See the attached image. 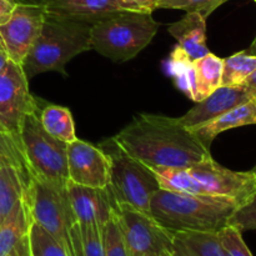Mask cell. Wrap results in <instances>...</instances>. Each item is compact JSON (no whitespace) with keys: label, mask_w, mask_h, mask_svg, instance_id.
<instances>
[{"label":"cell","mask_w":256,"mask_h":256,"mask_svg":"<svg viewBox=\"0 0 256 256\" xmlns=\"http://www.w3.org/2000/svg\"><path fill=\"white\" fill-rule=\"evenodd\" d=\"M114 140L149 168H190L212 158L210 149L178 118L164 115L138 114Z\"/></svg>","instance_id":"1"},{"label":"cell","mask_w":256,"mask_h":256,"mask_svg":"<svg viewBox=\"0 0 256 256\" xmlns=\"http://www.w3.org/2000/svg\"><path fill=\"white\" fill-rule=\"evenodd\" d=\"M238 206L229 198L159 189L150 202V215L172 232H218Z\"/></svg>","instance_id":"2"},{"label":"cell","mask_w":256,"mask_h":256,"mask_svg":"<svg viewBox=\"0 0 256 256\" xmlns=\"http://www.w3.org/2000/svg\"><path fill=\"white\" fill-rule=\"evenodd\" d=\"M92 24L48 16L22 66L28 79L46 72L68 75L65 65L92 49Z\"/></svg>","instance_id":"3"},{"label":"cell","mask_w":256,"mask_h":256,"mask_svg":"<svg viewBox=\"0 0 256 256\" xmlns=\"http://www.w3.org/2000/svg\"><path fill=\"white\" fill-rule=\"evenodd\" d=\"M159 26L152 12H120L92 24V49L114 62H128L152 42Z\"/></svg>","instance_id":"4"},{"label":"cell","mask_w":256,"mask_h":256,"mask_svg":"<svg viewBox=\"0 0 256 256\" xmlns=\"http://www.w3.org/2000/svg\"><path fill=\"white\" fill-rule=\"evenodd\" d=\"M110 160L109 188L118 204L149 212L150 202L160 185L152 168L128 154L114 138L98 144Z\"/></svg>","instance_id":"5"},{"label":"cell","mask_w":256,"mask_h":256,"mask_svg":"<svg viewBox=\"0 0 256 256\" xmlns=\"http://www.w3.org/2000/svg\"><path fill=\"white\" fill-rule=\"evenodd\" d=\"M40 112L28 115L20 132V142L30 174L66 190L69 182L68 144L52 136L42 128Z\"/></svg>","instance_id":"6"},{"label":"cell","mask_w":256,"mask_h":256,"mask_svg":"<svg viewBox=\"0 0 256 256\" xmlns=\"http://www.w3.org/2000/svg\"><path fill=\"white\" fill-rule=\"evenodd\" d=\"M32 222L46 230L58 242H62L74 256L70 229L76 222L66 190L56 185L32 176L24 196Z\"/></svg>","instance_id":"7"},{"label":"cell","mask_w":256,"mask_h":256,"mask_svg":"<svg viewBox=\"0 0 256 256\" xmlns=\"http://www.w3.org/2000/svg\"><path fill=\"white\" fill-rule=\"evenodd\" d=\"M116 219L130 256H164L172 252V232L149 212L119 204Z\"/></svg>","instance_id":"8"},{"label":"cell","mask_w":256,"mask_h":256,"mask_svg":"<svg viewBox=\"0 0 256 256\" xmlns=\"http://www.w3.org/2000/svg\"><path fill=\"white\" fill-rule=\"evenodd\" d=\"M39 99L29 90V79L20 64L10 60L0 72V132L20 138L28 115L42 110Z\"/></svg>","instance_id":"9"},{"label":"cell","mask_w":256,"mask_h":256,"mask_svg":"<svg viewBox=\"0 0 256 256\" xmlns=\"http://www.w3.org/2000/svg\"><path fill=\"white\" fill-rule=\"evenodd\" d=\"M46 10L42 2H19L6 22L0 25V36L9 59L22 64L42 32Z\"/></svg>","instance_id":"10"},{"label":"cell","mask_w":256,"mask_h":256,"mask_svg":"<svg viewBox=\"0 0 256 256\" xmlns=\"http://www.w3.org/2000/svg\"><path fill=\"white\" fill-rule=\"evenodd\" d=\"M189 172L206 195L229 198L242 205L256 192V176L252 170L232 172L209 158L190 166Z\"/></svg>","instance_id":"11"},{"label":"cell","mask_w":256,"mask_h":256,"mask_svg":"<svg viewBox=\"0 0 256 256\" xmlns=\"http://www.w3.org/2000/svg\"><path fill=\"white\" fill-rule=\"evenodd\" d=\"M69 180L92 188H108L110 184V160L98 145L75 139L68 144Z\"/></svg>","instance_id":"12"},{"label":"cell","mask_w":256,"mask_h":256,"mask_svg":"<svg viewBox=\"0 0 256 256\" xmlns=\"http://www.w3.org/2000/svg\"><path fill=\"white\" fill-rule=\"evenodd\" d=\"M48 16L95 24L125 12H149L129 0H42Z\"/></svg>","instance_id":"13"},{"label":"cell","mask_w":256,"mask_h":256,"mask_svg":"<svg viewBox=\"0 0 256 256\" xmlns=\"http://www.w3.org/2000/svg\"><path fill=\"white\" fill-rule=\"evenodd\" d=\"M66 192L72 212L79 224L95 222L102 229L118 212L119 204L110 188H92L68 182Z\"/></svg>","instance_id":"14"},{"label":"cell","mask_w":256,"mask_h":256,"mask_svg":"<svg viewBox=\"0 0 256 256\" xmlns=\"http://www.w3.org/2000/svg\"><path fill=\"white\" fill-rule=\"evenodd\" d=\"M250 95L242 85L236 86H222L212 92L209 96L200 100L186 114L178 118L179 122L189 130L212 122L224 112L249 102Z\"/></svg>","instance_id":"15"},{"label":"cell","mask_w":256,"mask_h":256,"mask_svg":"<svg viewBox=\"0 0 256 256\" xmlns=\"http://www.w3.org/2000/svg\"><path fill=\"white\" fill-rule=\"evenodd\" d=\"M32 222V215L22 199L0 224V256H32L29 236Z\"/></svg>","instance_id":"16"},{"label":"cell","mask_w":256,"mask_h":256,"mask_svg":"<svg viewBox=\"0 0 256 256\" xmlns=\"http://www.w3.org/2000/svg\"><path fill=\"white\" fill-rule=\"evenodd\" d=\"M168 32L192 60L210 52L206 45V18L200 12H186L182 19L170 24Z\"/></svg>","instance_id":"17"},{"label":"cell","mask_w":256,"mask_h":256,"mask_svg":"<svg viewBox=\"0 0 256 256\" xmlns=\"http://www.w3.org/2000/svg\"><path fill=\"white\" fill-rule=\"evenodd\" d=\"M256 124V102L252 100L244 102L229 112H224L220 116L215 118L212 122H205L200 126L194 128L190 132L196 135L198 139L210 149L212 140L222 132L234 128L245 126V125Z\"/></svg>","instance_id":"18"},{"label":"cell","mask_w":256,"mask_h":256,"mask_svg":"<svg viewBox=\"0 0 256 256\" xmlns=\"http://www.w3.org/2000/svg\"><path fill=\"white\" fill-rule=\"evenodd\" d=\"M172 256H225L218 232H172Z\"/></svg>","instance_id":"19"},{"label":"cell","mask_w":256,"mask_h":256,"mask_svg":"<svg viewBox=\"0 0 256 256\" xmlns=\"http://www.w3.org/2000/svg\"><path fill=\"white\" fill-rule=\"evenodd\" d=\"M30 178L8 162H0V224L25 196Z\"/></svg>","instance_id":"20"},{"label":"cell","mask_w":256,"mask_h":256,"mask_svg":"<svg viewBox=\"0 0 256 256\" xmlns=\"http://www.w3.org/2000/svg\"><path fill=\"white\" fill-rule=\"evenodd\" d=\"M194 70V102H200L222 86V59L208 52L204 56L192 60Z\"/></svg>","instance_id":"21"},{"label":"cell","mask_w":256,"mask_h":256,"mask_svg":"<svg viewBox=\"0 0 256 256\" xmlns=\"http://www.w3.org/2000/svg\"><path fill=\"white\" fill-rule=\"evenodd\" d=\"M40 122H42V128L52 136L66 144L76 139L74 120L68 108L48 104L40 112Z\"/></svg>","instance_id":"22"},{"label":"cell","mask_w":256,"mask_h":256,"mask_svg":"<svg viewBox=\"0 0 256 256\" xmlns=\"http://www.w3.org/2000/svg\"><path fill=\"white\" fill-rule=\"evenodd\" d=\"M74 256H105L102 229L95 222H75L70 229Z\"/></svg>","instance_id":"23"},{"label":"cell","mask_w":256,"mask_h":256,"mask_svg":"<svg viewBox=\"0 0 256 256\" xmlns=\"http://www.w3.org/2000/svg\"><path fill=\"white\" fill-rule=\"evenodd\" d=\"M160 189L175 192L204 194L199 182L194 179L189 168H152ZM206 195V194H205Z\"/></svg>","instance_id":"24"},{"label":"cell","mask_w":256,"mask_h":256,"mask_svg":"<svg viewBox=\"0 0 256 256\" xmlns=\"http://www.w3.org/2000/svg\"><path fill=\"white\" fill-rule=\"evenodd\" d=\"M256 69V55L240 52L222 59V85L236 86L242 85Z\"/></svg>","instance_id":"25"},{"label":"cell","mask_w":256,"mask_h":256,"mask_svg":"<svg viewBox=\"0 0 256 256\" xmlns=\"http://www.w3.org/2000/svg\"><path fill=\"white\" fill-rule=\"evenodd\" d=\"M168 72L174 80L175 85L190 99L194 100L192 60L178 45L170 54L169 62H168Z\"/></svg>","instance_id":"26"},{"label":"cell","mask_w":256,"mask_h":256,"mask_svg":"<svg viewBox=\"0 0 256 256\" xmlns=\"http://www.w3.org/2000/svg\"><path fill=\"white\" fill-rule=\"evenodd\" d=\"M29 236L32 256H72L62 242L36 222H32Z\"/></svg>","instance_id":"27"},{"label":"cell","mask_w":256,"mask_h":256,"mask_svg":"<svg viewBox=\"0 0 256 256\" xmlns=\"http://www.w3.org/2000/svg\"><path fill=\"white\" fill-rule=\"evenodd\" d=\"M0 162L12 165L26 176L32 178L20 138L0 132Z\"/></svg>","instance_id":"28"},{"label":"cell","mask_w":256,"mask_h":256,"mask_svg":"<svg viewBox=\"0 0 256 256\" xmlns=\"http://www.w3.org/2000/svg\"><path fill=\"white\" fill-rule=\"evenodd\" d=\"M105 256H130L116 219V212L108 220L102 229Z\"/></svg>","instance_id":"29"},{"label":"cell","mask_w":256,"mask_h":256,"mask_svg":"<svg viewBox=\"0 0 256 256\" xmlns=\"http://www.w3.org/2000/svg\"><path fill=\"white\" fill-rule=\"evenodd\" d=\"M229 0H156V9H179L186 12H200L208 18L220 5Z\"/></svg>","instance_id":"30"},{"label":"cell","mask_w":256,"mask_h":256,"mask_svg":"<svg viewBox=\"0 0 256 256\" xmlns=\"http://www.w3.org/2000/svg\"><path fill=\"white\" fill-rule=\"evenodd\" d=\"M228 225L234 226L240 232L256 229V192L244 204L236 208V210L229 218Z\"/></svg>","instance_id":"31"},{"label":"cell","mask_w":256,"mask_h":256,"mask_svg":"<svg viewBox=\"0 0 256 256\" xmlns=\"http://www.w3.org/2000/svg\"><path fill=\"white\" fill-rule=\"evenodd\" d=\"M242 234V232L235 229L234 226L226 225L220 232H218V238L222 249L230 256H254L245 244Z\"/></svg>","instance_id":"32"},{"label":"cell","mask_w":256,"mask_h":256,"mask_svg":"<svg viewBox=\"0 0 256 256\" xmlns=\"http://www.w3.org/2000/svg\"><path fill=\"white\" fill-rule=\"evenodd\" d=\"M19 2L22 0H0V25L8 22Z\"/></svg>","instance_id":"33"},{"label":"cell","mask_w":256,"mask_h":256,"mask_svg":"<svg viewBox=\"0 0 256 256\" xmlns=\"http://www.w3.org/2000/svg\"><path fill=\"white\" fill-rule=\"evenodd\" d=\"M242 85L244 86V89L249 92L250 99L256 102V69L254 70V72H252V74L250 75L244 82H242Z\"/></svg>","instance_id":"34"},{"label":"cell","mask_w":256,"mask_h":256,"mask_svg":"<svg viewBox=\"0 0 256 256\" xmlns=\"http://www.w3.org/2000/svg\"><path fill=\"white\" fill-rule=\"evenodd\" d=\"M9 62H10L9 55H8V52L6 49H5L4 42H2V36H0V72H2L5 69H6Z\"/></svg>","instance_id":"35"},{"label":"cell","mask_w":256,"mask_h":256,"mask_svg":"<svg viewBox=\"0 0 256 256\" xmlns=\"http://www.w3.org/2000/svg\"><path fill=\"white\" fill-rule=\"evenodd\" d=\"M129 2L139 5L140 8H142V9L149 12H152L156 9V0H129Z\"/></svg>","instance_id":"36"},{"label":"cell","mask_w":256,"mask_h":256,"mask_svg":"<svg viewBox=\"0 0 256 256\" xmlns=\"http://www.w3.org/2000/svg\"><path fill=\"white\" fill-rule=\"evenodd\" d=\"M246 52H249V54L256 55V38H255V40H254V42H252V44L250 45V48H249V49L246 50Z\"/></svg>","instance_id":"37"},{"label":"cell","mask_w":256,"mask_h":256,"mask_svg":"<svg viewBox=\"0 0 256 256\" xmlns=\"http://www.w3.org/2000/svg\"><path fill=\"white\" fill-rule=\"evenodd\" d=\"M30 2H42V0H30Z\"/></svg>","instance_id":"38"},{"label":"cell","mask_w":256,"mask_h":256,"mask_svg":"<svg viewBox=\"0 0 256 256\" xmlns=\"http://www.w3.org/2000/svg\"><path fill=\"white\" fill-rule=\"evenodd\" d=\"M252 172H255V176H256V168H255V169H254V170H252Z\"/></svg>","instance_id":"39"},{"label":"cell","mask_w":256,"mask_h":256,"mask_svg":"<svg viewBox=\"0 0 256 256\" xmlns=\"http://www.w3.org/2000/svg\"><path fill=\"white\" fill-rule=\"evenodd\" d=\"M164 256H172V254H166V255H164Z\"/></svg>","instance_id":"40"},{"label":"cell","mask_w":256,"mask_h":256,"mask_svg":"<svg viewBox=\"0 0 256 256\" xmlns=\"http://www.w3.org/2000/svg\"><path fill=\"white\" fill-rule=\"evenodd\" d=\"M6 256H10V255H6Z\"/></svg>","instance_id":"41"},{"label":"cell","mask_w":256,"mask_h":256,"mask_svg":"<svg viewBox=\"0 0 256 256\" xmlns=\"http://www.w3.org/2000/svg\"><path fill=\"white\" fill-rule=\"evenodd\" d=\"M254 2H256V0H254Z\"/></svg>","instance_id":"42"}]
</instances>
